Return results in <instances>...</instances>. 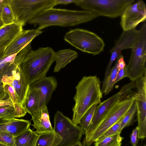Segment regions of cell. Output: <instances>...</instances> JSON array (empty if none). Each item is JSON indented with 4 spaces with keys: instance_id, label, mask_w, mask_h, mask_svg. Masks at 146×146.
<instances>
[{
    "instance_id": "cell-1",
    "label": "cell",
    "mask_w": 146,
    "mask_h": 146,
    "mask_svg": "<svg viewBox=\"0 0 146 146\" xmlns=\"http://www.w3.org/2000/svg\"><path fill=\"white\" fill-rule=\"evenodd\" d=\"M99 17L87 10L77 11L51 8L45 9L36 15L28 23L38 25L41 30L48 27L57 26L70 27L91 21Z\"/></svg>"
},
{
    "instance_id": "cell-2",
    "label": "cell",
    "mask_w": 146,
    "mask_h": 146,
    "mask_svg": "<svg viewBox=\"0 0 146 146\" xmlns=\"http://www.w3.org/2000/svg\"><path fill=\"white\" fill-rule=\"evenodd\" d=\"M101 82L96 76H84L76 87V93L74 100L75 104L72 108V122L79 124L82 117L94 104L101 102L102 95Z\"/></svg>"
},
{
    "instance_id": "cell-3",
    "label": "cell",
    "mask_w": 146,
    "mask_h": 146,
    "mask_svg": "<svg viewBox=\"0 0 146 146\" xmlns=\"http://www.w3.org/2000/svg\"><path fill=\"white\" fill-rule=\"evenodd\" d=\"M55 60V52L50 47H40L29 52L21 66L30 86L46 76Z\"/></svg>"
},
{
    "instance_id": "cell-4",
    "label": "cell",
    "mask_w": 146,
    "mask_h": 146,
    "mask_svg": "<svg viewBox=\"0 0 146 146\" xmlns=\"http://www.w3.org/2000/svg\"><path fill=\"white\" fill-rule=\"evenodd\" d=\"M31 50V44H29L17 53L14 63L5 71L2 80V84H7L12 87L19 104L23 107L30 85L22 70L21 64Z\"/></svg>"
},
{
    "instance_id": "cell-5",
    "label": "cell",
    "mask_w": 146,
    "mask_h": 146,
    "mask_svg": "<svg viewBox=\"0 0 146 146\" xmlns=\"http://www.w3.org/2000/svg\"><path fill=\"white\" fill-rule=\"evenodd\" d=\"M64 40L80 50L94 55L102 52L105 46L103 40L94 33L81 29H70Z\"/></svg>"
},
{
    "instance_id": "cell-6",
    "label": "cell",
    "mask_w": 146,
    "mask_h": 146,
    "mask_svg": "<svg viewBox=\"0 0 146 146\" xmlns=\"http://www.w3.org/2000/svg\"><path fill=\"white\" fill-rule=\"evenodd\" d=\"M138 41L132 51L127 65L125 67L126 77L135 82L146 74V24L139 30Z\"/></svg>"
},
{
    "instance_id": "cell-7",
    "label": "cell",
    "mask_w": 146,
    "mask_h": 146,
    "mask_svg": "<svg viewBox=\"0 0 146 146\" xmlns=\"http://www.w3.org/2000/svg\"><path fill=\"white\" fill-rule=\"evenodd\" d=\"M15 22L23 26L42 11L57 5L56 0H9Z\"/></svg>"
},
{
    "instance_id": "cell-8",
    "label": "cell",
    "mask_w": 146,
    "mask_h": 146,
    "mask_svg": "<svg viewBox=\"0 0 146 146\" xmlns=\"http://www.w3.org/2000/svg\"><path fill=\"white\" fill-rule=\"evenodd\" d=\"M135 0H77L74 4L85 10L114 18L121 16L125 8Z\"/></svg>"
},
{
    "instance_id": "cell-9",
    "label": "cell",
    "mask_w": 146,
    "mask_h": 146,
    "mask_svg": "<svg viewBox=\"0 0 146 146\" xmlns=\"http://www.w3.org/2000/svg\"><path fill=\"white\" fill-rule=\"evenodd\" d=\"M124 95L113 105L98 125L84 145L89 146L110 127L125 115L132 104L134 100L127 98Z\"/></svg>"
},
{
    "instance_id": "cell-10",
    "label": "cell",
    "mask_w": 146,
    "mask_h": 146,
    "mask_svg": "<svg viewBox=\"0 0 146 146\" xmlns=\"http://www.w3.org/2000/svg\"><path fill=\"white\" fill-rule=\"evenodd\" d=\"M54 131L62 138L60 143L56 146H70L80 141L85 131L80 126L61 112L57 111L54 118Z\"/></svg>"
},
{
    "instance_id": "cell-11",
    "label": "cell",
    "mask_w": 146,
    "mask_h": 146,
    "mask_svg": "<svg viewBox=\"0 0 146 146\" xmlns=\"http://www.w3.org/2000/svg\"><path fill=\"white\" fill-rule=\"evenodd\" d=\"M137 92L127 97L135 100L138 121L137 138L144 139L146 136V74L135 81Z\"/></svg>"
},
{
    "instance_id": "cell-12",
    "label": "cell",
    "mask_w": 146,
    "mask_h": 146,
    "mask_svg": "<svg viewBox=\"0 0 146 146\" xmlns=\"http://www.w3.org/2000/svg\"><path fill=\"white\" fill-rule=\"evenodd\" d=\"M120 24L123 31L135 29L140 23L146 19V7L142 0L128 5L121 15Z\"/></svg>"
},
{
    "instance_id": "cell-13",
    "label": "cell",
    "mask_w": 146,
    "mask_h": 146,
    "mask_svg": "<svg viewBox=\"0 0 146 146\" xmlns=\"http://www.w3.org/2000/svg\"><path fill=\"white\" fill-rule=\"evenodd\" d=\"M139 33V30L136 29L127 31H123L114 45L110 51V58L106 69L104 79L108 76L113 62L121 53V51L127 49H132L135 46Z\"/></svg>"
},
{
    "instance_id": "cell-14",
    "label": "cell",
    "mask_w": 146,
    "mask_h": 146,
    "mask_svg": "<svg viewBox=\"0 0 146 146\" xmlns=\"http://www.w3.org/2000/svg\"><path fill=\"white\" fill-rule=\"evenodd\" d=\"M123 95H124L120 90L97 106L91 122L85 131V136L83 141V144L88 140L99 123Z\"/></svg>"
},
{
    "instance_id": "cell-15",
    "label": "cell",
    "mask_w": 146,
    "mask_h": 146,
    "mask_svg": "<svg viewBox=\"0 0 146 146\" xmlns=\"http://www.w3.org/2000/svg\"><path fill=\"white\" fill-rule=\"evenodd\" d=\"M57 85V80L53 76H45L36 82L30 87L38 89L40 93V109L46 106L50 100L52 93Z\"/></svg>"
},
{
    "instance_id": "cell-16",
    "label": "cell",
    "mask_w": 146,
    "mask_h": 146,
    "mask_svg": "<svg viewBox=\"0 0 146 146\" xmlns=\"http://www.w3.org/2000/svg\"><path fill=\"white\" fill-rule=\"evenodd\" d=\"M42 32V31L37 29L23 30L22 32L7 47L4 56H8L18 53L29 43L31 42L35 37Z\"/></svg>"
},
{
    "instance_id": "cell-17",
    "label": "cell",
    "mask_w": 146,
    "mask_h": 146,
    "mask_svg": "<svg viewBox=\"0 0 146 146\" xmlns=\"http://www.w3.org/2000/svg\"><path fill=\"white\" fill-rule=\"evenodd\" d=\"M31 115L34 123L32 125L36 129L37 133L54 131L50 121L47 105Z\"/></svg>"
},
{
    "instance_id": "cell-18",
    "label": "cell",
    "mask_w": 146,
    "mask_h": 146,
    "mask_svg": "<svg viewBox=\"0 0 146 146\" xmlns=\"http://www.w3.org/2000/svg\"><path fill=\"white\" fill-rule=\"evenodd\" d=\"M23 26L14 22L0 28V48L8 46L22 32Z\"/></svg>"
},
{
    "instance_id": "cell-19",
    "label": "cell",
    "mask_w": 146,
    "mask_h": 146,
    "mask_svg": "<svg viewBox=\"0 0 146 146\" xmlns=\"http://www.w3.org/2000/svg\"><path fill=\"white\" fill-rule=\"evenodd\" d=\"M31 122L29 120L14 118L0 124V130L7 132L15 137L30 129Z\"/></svg>"
},
{
    "instance_id": "cell-20",
    "label": "cell",
    "mask_w": 146,
    "mask_h": 146,
    "mask_svg": "<svg viewBox=\"0 0 146 146\" xmlns=\"http://www.w3.org/2000/svg\"><path fill=\"white\" fill-rule=\"evenodd\" d=\"M77 52L70 49L60 50L55 52L56 64L54 72H59L71 61L78 57Z\"/></svg>"
},
{
    "instance_id": "cell-21",
    "label": "cell",
    "mask_w": 146,
    "mask_h": 146,
    "mask_svg": "<svg viewBox=\"0 0 146 146\" xmlns=\"http://www.w3.org/2000/svg\"><path fill=\"white\" fill-rule=\"evenodd\" d=\"M40 102L39 90L30 86L24 104V107L27 113L31 115L40 110Z\"/></svg>"
},
{
    "instance_id": "cell-22",
    "label": "cell",
    "mask_w": 146,
    "mask_h": 146,
    "mask_svg": "<svg viewBox=\"0 0 146 146\" xmlns=\"http://www.w3.org/2000/svg\"><path fill=\"white\" fill-rule=\"evenodd\" d=\"M27 113L24 107L20 105L0 107V118L10 120L24 116Z\"/></svg>"
},
{
    "instance_id": "cell-23",
    "label": "cell",
    "mask_w": 146,
    "mask_h": 146,
    "mask_svg": "<svg viewBox=\"0 0 146 146\" xmlns=\"http://www.w3.org/2000/svg\"><path fill=\"white\" fill-rule=\"evenodd\" d=\"M62 140V138L55 131L38 134L36 146H56Z\"/></svg>"
},
{
    "instance_id": "cell-24",
    "label": "cell",
    "mask_w": 146,
    "mask_h": 146,
    "mask_svg": "<svg viewBox=\"0 0 146 146\" xmlns=\"http://www.w3.org/2000/svg\"><path fill=\"white\" fill-rule=\"evenodd\" d=\"M38 134L30 128L15 137V146H36Z\"/></svg>"
},
{
    "instance_id": "cell-25",
    "label": "cell",
    "mask_w": 146,
    "mask_h": 146,
    "mask_svg": "<svg viewBox=\"0 0 146 146\" xmlns=\"http://www.w3.org/2000/svg\"><path fill=\"white\" fill-rule=\"evenodd\" d=\"M118 59L114 66L111 69L106 78L104 79L101 89L102 94H108L113 90L119 70L117 67Z\"/></svg>"
},
{
    "instance_id": "cell-26",
    "label": "cell",
    "mask_w": 146,
    "mask_h": 146,
    "mask_svg": "<svg viewBox=\"0 0 146 146\" xmlns=\"http://www.w3.org/2000/svg\"><path fill=\"white\" fill-rule=\"evenodd\" d=\"M17 53L4 57L0 60V99H7V95L3 91L2 79L7 68L14 62Z\"/></svg>"
},
{
    "instance_id": "cell-27",
    "label": "cell",
    "mask_w": 146,
    "mask_h": 146,
    "mask_svg": "<svg viewBox=\"0 0 146 146\" xmlns=\"http://www.w3.org/2000/svg\"><path fill=\"white\" fill-rule=\"evenodd\" d=\"M1 17L4 25H9L15 22V16L9 0H4Z\"/></svg>"
},
{
    "instance_id": "cell-28",
    "label": "cell",
    "mask_w": 146,
    "mask_h": 146,
    "mask_svg": "<svg viewBox=\"0 0 146 146\" xmlns=\"http://www.w3.org/2000/svg\"><path fill=\"white\" fill-rule=\"evenodd\" d=\"M123 138L118 134L104 138L95 142V146H121Z\"/></svg>"
},
{
    "instance_id": "cell-29",
    "label": "cell",
    "mask_w": 146,
    "mask_h": 146,
    "mask_svg": "<svg viewBox=\"0 0 146 146\" xmlns=\"http://www.w3.org/2000/svg\"><path fill=\"white\" fill-rule=\"evenodd\" d=\"M137 108L136 102L134 100L131 106L121 121L120 130L125 127L128 126L133 123L136 115H137Z\"/></svg>"
},
{
    "instance_id": "cell-30",
    "label": "cell",
    "mask_w": 146,
    "mask_h": 146,
    "mask_svg": "<svg viewBox=\"0 0 146 146\" xmlns=\"http://www.w3.org/2000/svg\"><path fill=\"white\" fill-rule=\"evenodd\" d=\"M97 105L96 104L93 105L85 113L80 120L79 124L85 131L91 122Z\"/></svg>"
},
{
    "instance_id": "cell-31",
    "label": "cell",
    "mask_w": 146,
    "mask_h": 146,
    "mask_svg": "<svg viewBox=\"0 0 146 146\" xmlns=\"http://www.w3.org/2000/svg\"><path fill=\"white\" fill-rule=\"evenodd\" d=\"M123 117L120 119L117 122L104 132L96 139L94 142L98 141L104 138L108 137L118 134H120L121 132L120 129V124L121 121Z\"/></svg>"
},
{
    "instance_id": "cell-32",
    "label": "cell",
    "mask_w": 146,
    "mask_h": 146,
    "mask_svg": "<svg viewBox=\"0 0 146 146\" xmlns=\"http://www.w3.org/2000/svg\"><path fill=\"white\" fill-rule=\"evenodd\" d=\"M15 137L11 134L0 130V143L8 146H15Z\"/></svg>"
},
{
    "instance_id": "cell-33",
    "label": "cell",
    "mask_w": 146,
    "mask_h": 146,
    "mask_svg": "<svg viewBox=\"0 0 146 146\" xmlns=\"http://www.w3.org/2000/svg\"><path fill=\"white\" fill-rule=\"evenodd\" d=\"M138 132V128L137 127L133 130L131 134L130 143L133 146H137L138 142L137 139Z\"/></svg>"
},
{
    "instance_id": "cell-34",
    "label": "cell",
    "mask_w": 146,
    "mask_h": 146,
    "mask_svg": "<svg viewBox=\"0 0 146 146\" xmlns=\"http://www.w3.org/2000/svg\"><path fill=\"white\" fill-rule=\"evenodd\" d=\"M118 59L117 67L119 70L124 68L126 65L124 60L123 56L121 53L117 58Z\"/></svg>"
},
{
    "instance_id": "cell-35",
    "label": "cell",
    "mask_w": 146,
    "mask_h": 146,
    "mask_svg": "<svg viewBox=\"0 0 146 146\" xmlns=\"http://www.w3.org/2000/svg\"><path fill=\"white\" fill-rule=\"evenodd\" d=\"M19 105H20L19 104H15L11 99L9 97L5 99L0 100V107L8 105L16 106Z\"/></svg>"
},
{
    "instance_id": "cell-36",
    "label": "cell",
    "mask_w": 146,
    "mask_h": 146,
    "mask_svg": "<svg viewBox=\"0 0 146 146\" xmlns=\"http://www.w3.org/2000/svg\"><path fill=\"white\" fill-rule=\"evenodd\" d=\"M125 77V67L124 68L119 70L115 79V84Z\"/></svg>"
},
{
    "instance_id": "cell-37",
    "label": "cell",
    "mask_w": 146,
    "mask_h": 146,
    "mask_svg": "<svg viewBox=\"0 0 146 146\" xmlns=\"http://www.w3.org/2000/svg\"><path fill=\"white\" fill-rule=\"evenodd\" d=\"M77 0H56V5H67L69 4L76 2Z\"/></svg>"
},
{
    "instance_id": "cell-38",
    "label": "cell",
    "mask_w": 146,
    "mask_h": 146,
    "mask_svg": "<svg viewBox=\"0 0 146 146\" xmlns=\"http://www.w3.org/2000/svg\"><path fill=\"white\" fill-rule=\"evenodd\" d=\"M4 0H0V28H1L5 25L1 17V12L3 9Z\"/></svg>"
},
{
    "instance_id": "cell-39",
    "label": "cell",
    "mask_w": 146,
    "mask_h": 146,
    "mask_svg": "<svg viewBox=\"0 0 146 146\" xmlns=\"http://www.w3.org/2000/svg\"><path fill=\"white\" fill-rule=\"evenodd\" d=\"M7 47H5L0 48V60L4 57L5 52Z\"/></svg>"
},
{
    "instance_id": "cell-40",
    "label": "cell",
    "mask_w": 146,
    "mask_h": 146,
    "mask_svg": "<svg viewBox=\"0 0 146 146\" xmlns=\"http://www.w3.org/2000/svg\"><path fill=\"white\" fill-rule=\"evenodd\" d=\"M70 146H84V145L80 141H79L75 144Z\"/></svg>"
},
{
    "instance_id": "cell-41",
    "label": "cell",
    "mask_w": 146,
    "mask_h": 146,
    "mask_svg": "<svg viewBox=\"0 0 146 146\" xmlns=\"http://www.w3.org/2000/svg\"><path fill=\"white\" fill-rule=\"evenodd\" d=\"M11 120V119L6 120L0 118V124L5 123L7 122L10 121Z\"/></svg>"
},
{
    "instance_id": "cell-42",
    "label": "cell",
    "mask_w": 146,
    "mask_h": 146,
    "mask_svg": "<svg viewBox=\"0 0 146 146\" xmlns=\"http://www.w3.org/2000/svg\"><path fill=\"white\" fill-rule=\"evenodd\" d=\"M0 146H8L0 143Z\"/></svg>"
},
{
    "instance_id": "cell-43",
    "label": "cell",
    "mask_w": 146,
    "mask_h": 146,
    "mask_svg": "<svg viewBox=\"0 0 146 146\" xmlns=\"http://www.w3.org/2000/svg\"><path fill=\"white\" fill-rule=\"evenodd\" d=\"M144 146H145V145H144Z\"/></svg>"
},
{
    "instance_id": "cell-44",
    "label": "cell",
    "mask_w": 146,
    "mask_h": 146,
    "mask_svg": "<svg viewBox=\"0 0 146 146\" xmlns=\"http://www.w3.org/2000/svg\"></svg>"
}]
</instances>
